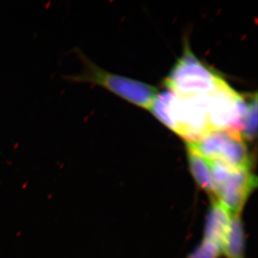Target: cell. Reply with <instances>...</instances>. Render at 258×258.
Masks as SVG:
<instances>
[{
  "label": "cell",
  "instance_id": "3",
  "mask_svg": "<svg viewBox=\"0 0 258 258\" xmlns=\"http://www.w3.org/2000/svg\"><path fill=\"white\" fill-rule=\"evenodd\" d=\"M164 83L171 92L181 96L210 94L227 84L217 73L199 60L187 43Z\"/></svg>",
  "mask_w": 258,
  "mask_h": 258
},
{
  "label": "cell",
  "instance_id": "4",
  "mask_svg": "<svg viewBox=\"0 0 258 258\" xmlns=\"http://www.w3.org/2000/svg\"><path fill=\"white\" fill-rule=\"evenodd\" d=\"M186 143L208 160L222 161L235 169H252V158L240 132L212 131L197 142Z\"/></svg>",
  "mask_w": 258,
  "mask_h": 258
},
{
  "label": "cell",
  "instance_id": "10",
  "mask_svg": "<svg viewBox=\"0 0 258 258\" xmlns=\"http://www.w3.org/2000/svg\"><path fill=\"white\" fill-rule=\"evenodd\" d=\"M257 93L251 96L247 101V111L244 116L242 134L243 139L253 141L257 135Z\"/></svg>",
  "mask_w": 258,
  "mask_h": 258
},
{
  "label": "cell",
  "instance_id": "8",
  "mask_svg": "<svg viewBox=\"0 0 258 258\" xmlns=\"http://www.w3.org/2000/svg\"><path fill=\"white\" fill-rule=\"evenodd\" d=\"M186 152L189 171L197 185L210 198L216 197L215 183L212 176L210 161L186 143Z\"/></svg>",
  "mask_w": 258,
  "mask_h": 258
},
{
  "label": "cell",
  "instance_id": "6",
  "mask_svg": "<svg viewBox=\"0 0 258 258\" xmlns=\"http://www.w3.org/2000/svg\"><path fill=\"white\" fill-rule=\"evenodd\" d=\"M256 186L257 178L251 169H233L225 182L217 188L216 198L232 214H240Z\"/></svg>",
  "mask_w": 258,
  "mask_h": 258
},
{
  "label": "cell",
  "instance_id": "9",
  "mask_svg": "<svg viewBox=\"0 0 258 258\" xmlns=\"http://www.w3.org/2000/svg\"><path fill=\"white\" fill-rule=\"evenodd\" d=\"M245 235L241 214H233L230 232L222 247L226 258H245Z\"/></svg>",
  "mask_w": 258,
  "mask_h": 258
},
{
  "label": "cell",
  "instance_id": "11",
  "mask_svg": "<svg viewBox=\"0 0 258 258\" xmlns=\"http://www.w3.org/2000/svg\"><path fill=\"white\" fill-rule=\"evenodd\" d=\"M222 255L221 249L210 241L203 240L200 245L186 258H219Z\"/></svg>",
  "mask_w": 258,
  "mask_h": 258
},
{
  "label": "cell",
  "instance_id": "2",
  "mask_svg": "<svg viewBox=\"0 0 258 258\" xmlns=\"http://www.w3.org/2000/svg\"><path fill=\"white\" fill-rule=\"evenodd\" d=\"M71 52L82 64V70L76 74L64 75L62 77L64 81L101 86L137 106L150 109L158 94L157 88L147 83L108 72L95 63L79 47H74Z\"/></svg>",
  "mask_w": 258,
  "mask_h": 258
},
{
  "label": "cell",
  "instance_id": "7",
  "mask_svg": "<svg viewBox=\"0 0 258 258\" xmlns=\"http://www.w3.org/2000/svg\"><path fill=\"white\" fill-rule=\"evenodd\" d=\"M232 213L216 198H211V205L209 209L205 223L204 240L210 241L221 251L230 232Z\"/></svg>",
  "mask_w": 258,
  "mask_h": 258
},
{
  "label": "cell",
  "instance_id": "5",
  "mask_svg": "<svg viewBox=\"0 0 258 258\" xmlns=\"http://www.w3.org/2000/svg\"><path fill=\"white\" fill-rule=\"evenodd\" d=\"M208 118L212 131L231 130L242 133L247 101L225 84L208 95Z\"/></svg>",
  "mask_w": 258,
  "mask_h": 258
},
{
  "label": "cell",
  "instance_id": "1",
  "mask_svg": "<svg viewBox=\"0 0 258 258\" xmlns=\"http://www.w3.org/2000/svg\"><path fill=\"white\" fill-rule=\"evenodd\" d=\"M149 110L161 123L189 143L212 132L208 118V95L181 96L164 91L158 93Z\"/></svg>",
  "mask_w": 258,
  "mask_h": 258
}]
</instances>
